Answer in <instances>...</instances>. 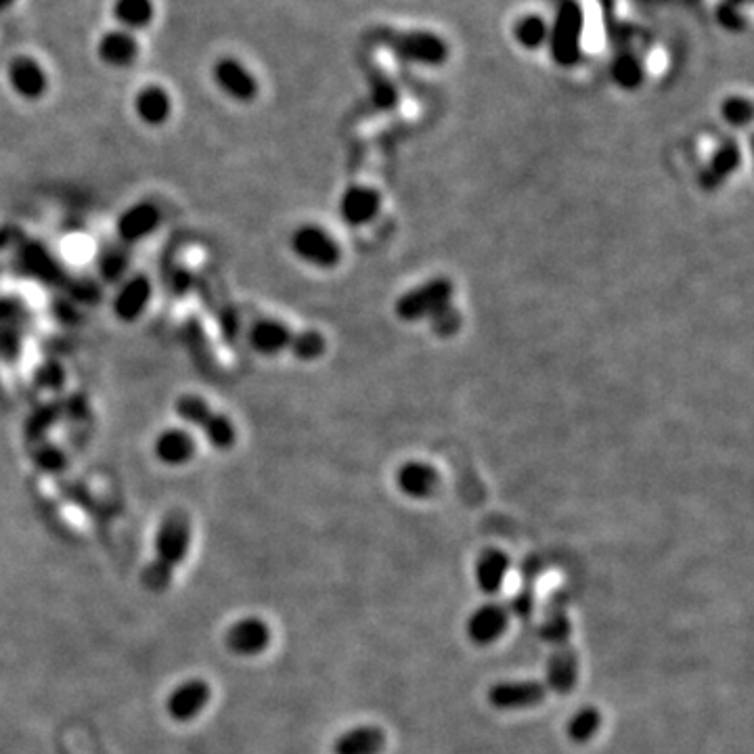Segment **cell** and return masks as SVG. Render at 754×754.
<instances>
[{"label": "cell", "instance_id": "5bb4252c", "mask_svg": "<svg viewBox=\"0 0 754 754\" xmlns=\"http://www.w3.org/2000/svg\"><path fill=\"white\" fill-rule=\"evenodd\" d=\"M292 340L294 331L279 319H258L248 331V344L260 357H279L290 350Z\"/></svg>", "mask_w": 754, "mask_h": 754}, {"label": "cell", "instance_id": "277c9868", "mask_svg": "<svg viewBox=\"0 0 754 754\" xmlns=\"http://www.w3.org/2000/svg\"><path fill=\"white\" fill-rule=\"evenodd\" d=\"M384 44L392 49L396 57L409 63L421 65H442L449 59L447 42L432 32H392L382 30L377 34Z\"/></svg>", "mask_w": 754, "mask_h": 754}, {"label": "cell", "instance_id": "484cf974", "mask_svg": "<svg viewBox=\"0 0 754 754\" xmlns=\"http://www.w3.org/2000/svg\"><path fill=\"white\" fill-rule=\"evenodd\" d=\"M602 727V713L595 706H583L566 723V736L574 744H587Z\"/></svg>", "mask_w": 754, "mask_h": 754}, {"label": "cell", "instance_id": "d4e9b609", "mask_svg": "<svg viewBox=\"0 0 754 754\" xmlns=\"http://www.w3.org/2000/svg\"><path fill=\"white\" fill-rule=\"evenodd\" d=\"M197 432L202 434L208 445L216 451H231L237 445L239 436L233 417L218 409H212V413L206 417V421L199 426Z\"/></svg>", "mask_w": 754, "mask_h": 754}, {"label": "cell", "instance_id": "d6986e66", "mask_svg": "<svg viewBox=\"0 0 754 754\" xmlns=\"http://www.w3.org/2000/svg\"><path fill=\"white\" fill-rule=\"evenodd\" d=\"M135 112L151 128L164 126L172 116V97L162 86H145L135 99Z\"/></svg>", "mask_w": 754, "mask_h": 754}, {"label": "cell", "instance_id": "f1b7e54d", "mask_svg": "<svg viewBox=\"0 0 754 754\" xmlns=\"http://www.w3.org/2000/svg\"><path fill=\"white\" fill-rule=\"evenodd\" d=\"M514 36L524 49H539L549 36V28L541 15H526L516 24Z\"/></svg>", "mask_w": 754, "mask_h": 754}, {"label": "cell", "instance_id": "44dd1931", "mask_svg": "<svg viewBox=\"0 0 754 754\" xmlns=\"http://www.w3.org/2000/svg\"><path fill=\"white\" fill-rule=\"evenodd\" d=\"M509 570V556L501 549H484L476 560V585L484 595H495Z\"/></svg>", "mask_w": 754, "mask_h": 754}, {"label": "cell", "instance_id": "9c48e42d", "mask_svg": "<svg viewBox=\"0 0 754 754\" xmlns=\"http://www.w3.org/2000/svg\"><path fill=\"white\" fill-rule=\"evenodd\" d=\"M210 700L212 685L202 677H191L174 687L166 700V711L174 721L189 723L206 711Z\"/></svg>", "mask_w": 754, "mask_h": 754}, {"label": "cell", "instance_id": "ba28073f", "mask_svg": "<svg viewBox=\"0 0 754 754\" xmlns=\"http://www.w3.org/2000/svg\"><path fill=\"white\" fill-rule=\"evenodd\" d=\"M547 687L537 679L499 681L489 690V702L497 711H526L547 698Z\"/></svg>", "mask_w": 754, "mask_h": 754}, {"label": "cell", "instance_id": "7c38bea8", "mask_svg": "<svg viewBox=\"0 0 754 754\" xmlns=\"http://www.w3.org/2000/svg\"><path fill=\"white\" fill-rule=\"evenodd\" d=\"M579 681V654L570 646H556L551 650L545 667V687L553 694H570Z\"/></svg>", "mask_w": 754, "mask_h": 754}, {"label": "cell", "instance_id": "d6a6232c", "mask_svg": "<svg viewBox=\"0 0 754 754\" xmlns=\"http://www.w3.org/2000/svg\"><path fill=\"white\" fill-rule=\"evenodd\" d=\"M432 327L436 329V334L440 336H451L457 331L461 319H459V313L455 308H451V304L447 308H442L440 313H436L432 319H430Z\"/></svg>", "mask_w": 754, "mask_h": 754}, {"label": "cell", "instance_id": "f546056e", "mask_svg": "<svg viewBox=\"0 0 754 754\" xmlns=\"http://www.w3.org/2000/svg\"><path fill=\"white\" fill-rule=\"evenodd\" d=\"M325 338L319 334V331H302V334H294L290 352L298 361H317L321 354L325 352Z\"/></svg>", "mask_w": 754, "mask_h": 754}, {"label": "cell", "instance_id": "8992f818", "mask_svg": "<svg viewBox=\"0 0 754 754\" xmlns=\"http://www.w3.org/2000/svg\"><path fill=\"white\" fill-rule=\"evenodd\" d=\"M197 436L183 424L168 426L153 438L151 453L166 468H185L197 455Z\"/></svg>", "mask_w": 754, "mask_h": 754}, {"label": "cell", "instance_id": "4316f807", "mask_svg": "<svg viewBox=\"0 0 754 754\" xmlns=\"http://www.w3.org/2000/svg\"><path fill=\"white\" fill-rule=\"evenodd\" d=\"M153 0H116L114 17L126 30H141L153 19Z\"/></svg>", "mask_w": 754, "mask_h": 754}, {"label": "cell", "instance_id": "7a4b0ae2", "mask_svg": "<svg viewBox=\"0 0 754 754\" xmlns=\"http://www.w3.org/2000/svg\"><path fill=\"white\" fill-rule=\"evenodd\" d=\"M585 13L576 0H564L558 9L549 38V53L560 68H572L583 55Z\"/></svg>", "mask_w": 754, "mask_h": 754}, {"label": "cell", "instance_id": "8fae6325", "mask_svg": "<svg viewBox=\"0 0 754 754\" xmlns=\"http://www.w3.org/2000/svg\"><path fill=\"white\" fill-rule=\"evenodd\" d=\"M509 618L512 616H509L503 604H482L465 620V635L476 646H491L507 631Z\"/></svg>", "mask_w": 754, "mask_h": 754}, {"label": "cell", "instance_id": "5b68a950", "mask_svg": "<svg viewBox=\"0 0 754 754\" xmlns=\"http://www.w3.org/2000/svg\"><path fill=\"white\" fill-rule=\"evenodd\" d=\"M290 248L298 260L317 269H334L342 260L340 243L319 225H300L290 239Z\"/></svg>", "mask_w": 754, "mask_h": 754}, {"label": "cell", "instance_id": "7402d4cb", "mask_svg": "<svg viewBox=\"0 0 754 754\" xmlns=\"http://www.w3.org/2000/svg\"><path fill=\"white\" fill-rule=\"evenodd\" d=\"M99 57L112 68H126L139 57V40L128 30H112L99 40Z\"/></svg>", "mask_w": 754, "mask_h": 754}, {"label": "cell", "instance_id": "3957f363", "mask_svg": "<svg viewBox=\"0 0 754 754\" xmlns=\"http://www.w3.org/2000/svg\"><path fill=\"white\" fill-rule=\"evenodd\" d=\"M453 292V283L449 279H430L396 300V317L407 323L424 319L430 321L442 308H447L451 304Z\"/></svg>", "mask_w": 754, "mask_h": 754}, {"label": "cell", "instance_id": "ffe728a7", "mask_svg": "<svg viewBox=\"0 0 754 754\" xmlns=\"http://www.w3.org/2000/svg\"><path fill=\"white\" fill-rule=\"evenodd\" d=\"M386 746V734L375 725L346 729L334 742V754H380Z\"/></svg>", "mask_w": 754, "mask_h": 754}, {"label": "cell", "instance_id": "603a6c76", "mask_svg": "<svg viewBox=\"0 0 754 754\" xmlns=\"http://www.w3.org/2000/svg\"><path fill=\"white\" fill-rule=\"evenodd\" d=\"M539 633H541V639L551 643L553 648L564 646V643H570L572 623H570V616L566 612L564 595H553L549 604L545 606Z\"/></svg>", "mask_w": 754, "mask_h": 754}, {"label": "cell", "instance_id": "ac0fdd59", "mask_svg": "<svg viewBox=\"0 0 754 754\" xmlns=\"http://www.w3.org/2000/svg\"><path fill=\"white\" fill-rule=\"evenodd\" d=\"M438 472L430 463L424 461H407L396 472L398 491L411 499H426L438 489Z\"/></svg>", "mask_w": 754, "mask_h": 754}, {"label": "cell", "instance_id": "30bf717a", "mask_svg": "<svg viewBox=\"0 0 754 754\" xmlns=\"http://www.w3.org/2000/svg\"><path fill=\"white\" fill-rule=\"evenodd\" d=\"M271 627L260 616H243L227 629L225 646L233 656L252 658L271 646Z\"/></svg>", "mask_w": 754, "mask_h": 754}, {"label": "cell", "instance_id": "52a82bcc", "mask_svg": "<svg viewBox=\"0 0 754 754\" xmlns=\"http://www.w3.org/2000/svg\"><path fill=\"white\" fill-rule=\"evenodd\" d=\"M212 80L229 99L237 103H252L258 93V78L239 59L223 57L212 65Z\"/></svg>", "mask_w": 754, "mask_h": 754}, {"label": "cell", "instance_id": "83f0119b", "mask_svg": "<svg viewBox=\"0 0 754 754\" xmlns=\"http://www.w3.org/2000/svg\"><path fill=\"white\" fill-rule=\"evenodd\" d=\"M643 63L633 53H618L612 61V80L623 91H635L643 82Z\"/></svg>", "mask_w": 754, "mask_h": 754}, {"label": "cell", "instance_id": "4fadbf2b", "mask_svg": "<svg viewBox=\"0 0 754 754\" xmlns=\"http://www.w3.org/2000/svg\"><path fill=\"white\" fill-rule=\"evenodd\" d=\"M162 225V210L151 202H137L122 212L116 231L122 241L139 243L149 239Z\"/></svg>", "mask_w": 754, "mask_h": 754}, {"label": "cell", "instance_id": "836d02e7", "mask_svg": "<svg viewBox=\"0 0 754 754\" xmlns=\"http://www.w3.org/2000/svg\"><path fill=\"white\" fill-rule=\"evenodd\" d=\"M717 19H719V24H721L725 30L738 32V30L744 28V17H742L738 5L729 3V0L717 9Z\"/></svg>", "mask_w": 754, "mask_h": 754}, {"label": "cell", "instance_id": "cb8c5ba5", "mask_svg": "<svg viewBox=\"0 0 754 754\" xmlns=\"http://www.w3.org/2000/svg\"><path fill=\"white\" fill-rule=\"evenodd\" d=\"M740 166V147L736 143H723L715 149L708 168L700 174V187L706 191H715L729 174H734Z\"/></svg>", "mask_w": 754, "mask_h": 754}, {"label": "cell", "instance_id": "6da1fadb", "mask_svg": "<svg viewBox=\"0 0 754 754\" xmlns=\"http://www.w3.org/2000/svg\"><path fill=\"white\" fill-rule=\"evenodd\" d=\"M191 539L193 526L189 516L181 509L166 514L158 528V535H155V560L143 574L145 589L151 593H162L168 589L176 568L187 558Z\"/></svg>", "mask_w": 754, "mask_h": 754}, {"label": "cell", "instance_id": "d590c367", "mask_svg": "<svg viewBox=\"0 0 754 754\" xmlns=\"http://www.w3.org/2000/svg\"><path fill=\"white\" fill-rule=\"evenodd\" d=\"M15 3V0H0V11H5V9H9L11 5Z\"/></svg>", "mask_w": 754, "mask_h": 754}, {"label": "cell", "instance_id": "4dcf8cb0", "mask_svg": "<svg viewBox=\"0 0 754 754\" xmlns=\"http://www.w3.org/2000/svg\"><path fill=\"white\" fill-rule=\"evenodd\" d=\"M721 114L727 124L742 128L752 120V103L744 97H729L721 105Z\"/></svg>", "mask_w": 754, "mask_h": 754}, {"label": "cell", "instance_id": "9a60e30c", "mask_svg": "<svg viewBox=\"0 0 754 754\" xmlns=\"http://www.w3.org/2000/svg\"><path fill=\"white\" fill-rule=\"evenodd\" d=\"M151 296H153V287L147 277L143 275L130 277L128 281L120 285V290L114 296V302H112L114 315L124 323L139 321L151 304Z\"/></svg>", "mask_w": 754, "mask_h": 754}, {"label": "cell", "instance_id": "e0dca14e", "mask_svg": "<svg viewBox=\"0 0 754 754\" xmlns=\"http://www.w3.org/2000/svg\"><path fill=\"white\" fill-rule=\"evenodd\" d=\"M9 84L21 99L36 101L47 93L49 78L36 59L17 57L9 65Z\"/></svg>", "mask_w": 754, "mask_h": 754}, {"label": "cell", "instance_id": "1f68e13d", "mask_svg": "<svg viewBox=\"0 0 754 754\" xmlns=\"http://www.w3.org/2000/svg\"><path fill=\"white\" fill-rule=\"evenodd\" d=\"M535 583L530 581H524V587L512 597V602H509L507 606V612L509 616H516L520 620H528L532 616V612H535Z\"/></svg>", "mask_w": 754, "mask_h": 754}, {"label": "cell", "instance_id": "2e32d148", "mask_svg": "<svg viewBox=\"0 0 754 754\" xmlns=\"http://www.w3.org/2000/svg\"><path fill=\"white\" fill-rule=\"evenodd\" d=\"M382 197L371 187H350L340 199V214L344 223L350 227L369 225L380 214Z\"/></svg>", "mask_w": 754, "mask_h": 754}, {"label": "cell", "instance_id": "e575fe53", "mask_svg": "<svg viewBox=\"0 0 754 754\" xmlns=\"http://www.w3.org/2000/svg\"><path fill=\"white\" fill-rule=\"evenodd\" d=\"M373 101L377 107L382 109H392L398 103V93L388 80H380L373 88Z\"/></svg>", "mask_w": 754, "mask_h": 754}]
</instances>
